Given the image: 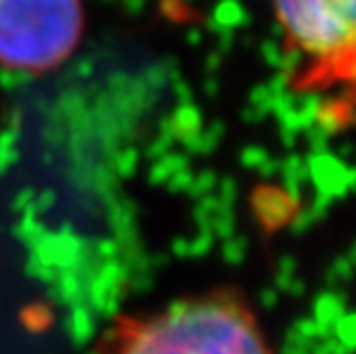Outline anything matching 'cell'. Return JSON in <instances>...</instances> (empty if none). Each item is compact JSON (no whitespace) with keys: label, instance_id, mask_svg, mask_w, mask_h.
<instances>
[{"label":"cell","instance_id":"cell-2","mask_svg":"<svg viewBox=\"0 0 356 354\" xmlns=\"http://www.w3.org/2000/svg\"><path fill=\"white\" fill-rule=\"evenodd\" d=\"M306 88L356 79V0H274Z\"/></svg>","mask_w":356,"mask_h":354},{"label":"cell","instance_id":"cell-1","mask_svg":"<svg viewBox=\"0 0 356 354\" xmlns=\"http://www.w3.org/2000/svg\"><path fill=\"white\" fill-rule=\"evenodd\" d=\"M90 354H274L237 288H211L152 311L118 313Z\"/></svg>","mask_w":356,"mask_h":354},{"label":"cell","instance_id":"cell-3","mask_svg":"<svg viewBox=\"0 0 356 354\" xmlns=\"http://www.w3.org/2000/svg\"><path fill=\"white\" fill-rule=\"evenodd\" d=\"M86 28L81 0H0V67L47 74L76 51Z\"/></svg>","mask_w":356,"mask_h":354}]
</instances>
